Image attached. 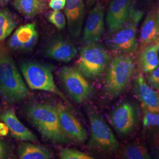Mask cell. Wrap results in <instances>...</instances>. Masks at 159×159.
Returning <instances> with one entry per match:
<instances>
[{
    "label": "cell",
    "mask_w": 159,
    "mask_h": 159,
    "mask_svg": "<svg viewBox=\"0 0 159 159\" xmlns=\"http://www.w3.org/2000/svg\"><path fill=\"white\" fill-rule=\"evenodd\" d=\"M26 114L32 125L48 140L59 144L71 142L61 128L56 106L36 103L27 108Z\"/></svg>",
    "instance_id": "6da1fadb"
},
{
    "label": "cell",
    "mask_w": 159,
    "mask_h": 159,
    "mask_svg": "<svg viewBox=\"0 0 159 159\" xmlns=\"http://www.w3.org/2000/svg\"><path fill=\"white\" fill-rule=\"evenodd\" d=\"M29 94V89L11 56L5 50H0V96L7 103L16 104Z\"/></svg>",
    "instance_id": "7a4b0ae2"
},
{
    "label": "cell",
    "mask_w": 159,
    "mask_h": 159,
    "mask_svg": "<svg viewBox=\"0 0 159 159\" xmlns=\"http://www.w3.org/2000/svg\"><path fill=\"white\" fill-rule=\"evenodd\" d=\"M135 68L131 54L121 53L110 61L105 78V90L108 96L116 97L125 90Z\"/></svg>",
    "instance_id": "3957f363"
},
{
    "label": "cell",
    "mask_w": 159,
    "mask_h": 159,
    "mask_svg": "<svg viewBox=\"0 0 159 159\" xmlns=\"http://www.w3.org/2000/svg\"><path fill=\"white\" fill-rule=\"evenodd\" d=\"M20 68L27 84L31 89L52 93L61 98L69 107H71L66 97L57 87L48 67L34 61H25L21 64Z\"/></svg>",
    "instance_id": "277c9868"
},
{
    "label": "cell",
    "mask_w": 159,
    "mask_h": 159,
    "mask_svg": "<svg viewBox=\"0 0 159 159\" xmlns=\"http://www.w3.org/2000/svg\"><path fill=\"white\" fill-rule=\"evenodd\" d=\"M110 61L108 51L102 46L98 43L87 44L80 50L77 64L84 76L94 79L104 72Z\"/></svg>",
    "instance_id": "5b68a950"
},
{
    "label": "cell",
    "mask_w": 159,
    "mask_h": 159,
    "mask_svg": "<svg viewBox=\"0 0 159 159\" xmlns=\"http://www.w3.org/2000/svg\"><path fill=\"white\" fill-rule=\"evenodd\" d=\"M143 17V12L134 8L125 24L112 33L108 40L111 49L124 54H132L137 51L139 46L137 27Z\"/></svg>",
    "instance_id": "8992f818"
},
{
    "label": "cell",
    "mask_w": 159,
    "mask_h": 159,
    "mask_svg": "<svg viewBox=\"0 0 159 159\" xmlns=\"http://www.w3.org/2000/svg\"><path fill=\"white\" fill-rule=\"evenodd\" d=\"M88 115L90 125L89 146L104 152H113L119 148V144L110 127L97 111L90 109Z\"/></svg>",
    "instance_id": "52a82bcc"
},
{
    "label": "cell",
    "mask_w": 159,
    "mask_h": 159,
    "mask_svg": "<svg viewBox=\"0 0 159 159\" xmlns=\"http://www.w3.org/2000/svg\"><path fill=\"white\" fill-rule=\"evenodd\" d=\"M58 77L70 97L77 103L84 102L93 93V87L79 70L63 67Z\"/></svg>",
    "instance_id": "ba28073f"
},
{
    "label": "cell",
    "mask_w": 159,
    "mask_h": 159,
    "mask_svg": "<svg viewBox=\"0 0 159 159\" xmlns=\"http://www.w3.org/2000/svg\"><path fill=\"white\" fill-rule=\"evenodd\" d=\"M110 121L116 131L121 135H127L134 130L137 125V114L134 107L129 102H123L114 109Z\"/></svg>",
    "instance_id": "9c48e42d"
},
{
    "label": "cell",
    "mask_w": 159,
    "mask_h": 159,
    "mask_svg": "<svg viewBox=\"0 0 159 159\" xmlns=\"http://www.w3.org/2000/svg\"><path fill=\"white\" fill-rule=\"evenodd\" d=\"M60 125L66 135L71 140L79 143L85 142L88 138L84 127L67 107L61 102L56 106Z\"/></svg>",
    "instance_id": "30bf717a"
},
{
    "label": "cell",
    "mask_w": 159,
    "mask_h": 159,
    "mask_svg": "<svg viewBox=\"0 0 159 159\" xmlns=\"http://www.w3.org/2000/svg\"><path fill=\"white\" fill-rule=\"evenodd\" d=\"M104 31V9L102 4L97 3L89 12L83 31V40L87 44L98 43Z\"/></svg>",
    "instance_id": "8fae6325"
},
{
    "label": "cell",
    "mask_w": 159,
    "mask_h": 159,
    "mask_svg": "<svg viewBox=\"0 0 159 159\" xmlns=\"http://www.w3.org/2000/svg\"><path fill=\"white\" fill-rule=\"evenodd\" d=\"M134 0H112L108 6L106 21L113 33L121 28L130 17L134 8Z\"/></svg>",
    "instance_id": "7c38bea8"
},
{
    "label": "cell",
    "mask_w": 159,
    "mask_h": 159,
    "mask_svg": "<svg viewBox=\"0 0 159 159\" xmlns=\"http://www.w3.org/2000/svg\"><path fill=\"white\" fill-rule=\"evenodd\" d=\"M38 39L35 24L29 23L20 26L15 31L8 40V46L14 51L27 52L34 48Z\"/></svg>",
    "instance_id": "4fadbf2b"
},
{
    "label": "cell",
    "mask_w": 159,
    "mask_h": 159,
    "mask_svg": "<svg viewBox=\"0 0 159 159\" xmlns=\"http://www.w3.org/2000/svg\"><path fill=\"white\" fill-rule=\"evenodd\" d=\"M134 92L142 108L154 113L159 112V93L148 83L142 73L137 75Z\"/></svg>",
    "instance_id": "5bb4252c"
},
{
    "label": "cell",
    "mask_w": 159,
    "mask_h": 159,
    "mask_svg": "<svg viewBox=\"0 0 159 159\" xmlns=\"http://www.w3.org/2000/svg\"><path fill=\"white\" fill-rule=\"evenodd\" d=\"M64 12L70 34L74 38L81 34L85 15V6L83 0H67Z\"/></svg>",
    "instance_id": "9a60e30c"
},
{
    "label": "cell",
    "mask_w": 159,
    "mask_h": 159,
    "mask_svg": "<svg viewBox=\"0 0 159 159\" xmlns=\"http://www.w3.org/2000/svg\"><path fill=\"white\" fill-rule=\"evenodd\" d=\"M46 54L58 61L68 63L77 56L75 46L69 40L62 37L52 39L46 46Z\"/></svg>",
    "instance_id": "2e32d148"
},
{
    "label": "cell",
    "mask_w": 159,
    "mask_h": 159,
    "mask_svg": "<svg viewBox=\"0 0 159 159\" xmlns=\"http://www.w3.org/2000/svg\"><path fill=\"white\" fill-rule=\"evenodd\" d=\"M1 119L7 125L14 138L24 142H35L38 140L33 132L24 125L11 110L4 112L1 116Z\"/></svg>",
    "instance_id": "e0dca14e"
},
{
    "label": "cell",
    "mask_w": 159,
    "mask_h": 159,
    "mask_svg": "<svg viewBox=\"0 0 159 159\" xmlns=\"http://www.w3.org/2000/svg\"><path fill=\"white\" fill-rule=\"evenodd\" d=\"M159 40V24L156 11H151L144 18L140 28L139 44L140 48L156 44Z\"/></svg>",
    "instance_id": "ac0fdd59"
},
{
    "label": "cell",
    "mask_w": 159,
    "mask_h": 159,
    "mask_svg": "<svg viewBox=\"0 0 159 159\" xmlns=\"http://www.w3.org/2000/svg\"><path fill=\"white\" fill-rule=\"evenodd\" d=\"M138 64L143 73L149 74L159 65V55L157 43L140 49Z\"/></svg>",
    "instance_id": "d6986e66"
},
{
    "label": "cell",
    "mask_w": 159,
    "mask_h": 159,
    "mask_svg": "<svg viewBox=\"0 0 159 159\" xmlns=\"http://www.w3.org/2000/svg\"><path fill=\"white\" fill-rule=\"evenodd\" d=\"M19 158L21 159H48L52 157V153L44 147L30 143H21L18 149Z\"/></svg>",
    "instance_id": "ffe728a7"
},
{
    "label": "cell",
    "mask_w": 159,
    "mask_h": 159,
    "mask_svg": "<svg viewBox=\"0 0 159 159\" xmlns=\"http://www.w3.org/2000/svg\"><path fill=\"white\" fill-rule=\"evenodd\" d=\"M44 0H14V7L25 17H35L43 11L45 7Z\"/></svg>",
    "instance_id": "44dd1931"
},
{
    "label": "cell",
    "mask_w": 159,
    "mask_h": 159,
    "mask_svg": "<svg viewBox=\"0 0 159 159\" xmlns=\"http://www.w3.org/2000/svg\"><path fill=\"white\" fill-rule=\"evenodd\" d=\"M16 25V20L11 12L0 9V43L10 35Z\"/></svg>",
    "instance_id": "7402d4cb"
},
{
    "label": "cell",
    "mask_w": 159,
    "mask_h": 159,
    "mask_svg": "<svg viewBox=\"0 0 159 159\" xmlns=\"http://www.w3.org/2000/svg\"><path fill=\"white\" fill-rule=\"evenodd\" d=\"M121 156L127 159H151L147 148L138 143L125 146L121 152Z\"/></svg>",
    "instance_id": "603a6c76"
},
{
    "label": "cell",
    "mask_w": 159,
    "mask_h": 159,
    "mask_svg": "<svg viewBox=\"0 0 159 159\" xmlns=\"http://www.w3.org/2000/svg\"><path fill=\"white\" fill-rule=\"evenodd\" d=\"M143 124L146 128L159 129V112L154 113L142 108Z\"/></svg>",
    "instance_id": "cb8c5ba5"
},
{
    "label": "cell",
    "mask_w": 159,
    "mask_h": 159,
    "mask_svg": "<svg viewBox=\"0 0 159 159\" xmlns=\"http://www.w3.org/2000/svg\"><path fill=\"white\" fill-rule=\"evenodd\" d=\"M47 19L50 23L60 30L64 29L66 27V19L64 14L60 10H54L50 12L48 14Z\"/></svg>",
    "instance_id": "d4e9b609"
},
{
    "label": "cell",
    "mask_w": 159,
    "mask_h": 159,
    "mask_svg": "<svg viewBox=\"0 0 159 159\" xmlns=\"http://www.w3.org/2000/svg\"><path fill=\"white\" fill-rule=\"evenodd\" d=\"M60 158L62 159H92L89 154L72 148H63L60 151Z\"/></svg>",
    "instance_id": "484cf974"
},
{
    "label": "cell",
    "mask_w": 159,
    "mask_h": 159,
    "mask_svg": "<svg viewBox=\"0 0 159 159\" xmlns=\"http://www.w3.org/2000/svg\"><path fill=\"white\" fill-rule=\"evenodd\" d=\"M147 81L154 89L159 90V65L152 72L148 74Z\"/></svg>",
    "instance_id": "4316f807"
},
{
    "label": "cell",
    "mask_w": 159,
    "mask_h": 159,
    "mask_svg": "<svg viewBox=\"0 0 159 159\" xmlns=\"http://www.w3.org/2000/svg\"><path fill=\"white\" fill-rule=\"evenodd\" d=\"M152 144L154 153L159 159V130L156 131L153 135Z\"/></svg>",
    "instance_id": "83f0119b"
},
{
    "label": "cell",
    "mask_w": 159,
    "mask_h": 159,
    "mask_svg": "<svg viewBox=\"0 0 159 159\" xmlns=\"http://www.w3.org/2000/svg\"><path fill=\"white\" fill-rule=\"evenodd\" d=\"M67 0H50L49 6L54 10H61L65 7Z\"/></svg>",
    "instance_id": "f1b7e54d"
},
{
    "label": "cell",
    "mask_w": 159,
    "mask_h": 159,
    "mask_svg": "<svg viewBox=\"0 0 159 159\" xmlns=\"http://www.w3.org/2000/svg\"><path fill=\"white\" fill-rule=\"evenodd\" d=\"M10 150L7 144L0 139V159L8 158Z\"/></svg>",
    "instance_id": "f546056e"
},
{
    "label": "cell",
    "mask_w": 159,
    "mask_h": 159,
    "mask_svg": "<svg viewBox=\"0 0 159 159\" xmlns=\"http://www.w3.org/2000/svg\"><path fill=\"white\" fill-rule=\"evenodd\" d=\"M9 129L7 125L3 122H0V137L7 136L8 134Z\"/></svg>",
    "instance_id": "4dcf8cb0"
},
{
    "label": "cell",
    "mask_w": 159,
    "mask_h": 159,
    "mask_svg": "<svg viewBox=\"0 0 159 159\" xmlns=\"http://www.w3.org/2000/svg\"><path fill=\"white\" fill-rule=\"evenodd\" d=\"M97 1L98 0H85L87 4L89 6H94L97 2Z\"/></svg>",
    "instance_id": "1f68e13d"
},
{
    "label": "cell",
    "mask_w": 159,
    "mask_h": 159,
    "mask_svg": "<svg viewBox=\"0 0 159 159\" xmlns=\"http://www.w3.org/2000/svg\"><path fill=\"white\" fill-rule=\"evenodd\" d=\"M11 0H0V6H4L8 4Z\"/></svg>",
    "instance_id": "d6a6232c"
},
{
    "label": "cell",
    "mask_w": 159,
    "mask_h": 159,
    "mask_svg": "<svg viewBox=\"0 0 159 159\" xmlns=\"http://www.w3.org/2000/svg\"><path fill=\"white\" fill-rule=\"evenodd\" d=\"M156 17H157V22H158L159 24V3H158V6H157V10L156 11Z\"/></svg>",
    "instance_id": "836d02e7"
},
{
    "label": "cell",
    "mask_w": 159,
    "mask_h": 159,
    "mask_svg": "<svg viewBox=\"0 0 159 159\" xmlns=\"http://www.w3.org/2000/svg\"><path fill=\"white\" fill-rule=\"evenodd\" d=\"M157 50H158V53H159V40L157 43Z\"/></svg>",
    "instance_id": "e575fe53"
},
{
    "label": "cell",
    "mask_w": 159,
    "mask_h": 159,
    "mask_svg": "<svg viewBox=\"0 0 159 159\" xmlns=\"http://www.w3.org/2000/svg\"><path fill=\"white\" fill-rule=\"evenodd\" d=\"M136 1V0H134V1Z\"/></svg>",
    "instance_id": "d590c367"
},
{
    "label": "cell",
    "mask_w": 159,
    "mask_h": 159,
    "mask_svg": "<svg viewBox=\"0 0 159 159\" xmlns=\"http://www.w3.org/2000/svg\"></svg>",
    "instance_id": "8d00e7d4"
}]
</instances>
